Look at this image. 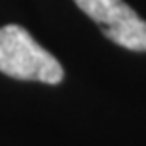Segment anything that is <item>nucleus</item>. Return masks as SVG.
<instances>
[{"instance_id":"f257e3e1","label":"nucleus","mask_w":146,"mask_h":146,"mask_svg":"<svg viewBox=\"0 0 146 146\" xmlns=\"http://www.w3.org/2000/svg\"><path fill=\"white\" fill-rule=\"evenodd\" d=\"M0 72L15 80L51 86L59 84L65 76L59 61L19 25L0 27Z\"/></svg>"},{"instance_id":"f03ea898","label":"nucleus","mask_w":146,"mask_h":146,"mask_svg":"<svg viewBox=\"0 0 146 146\" xmlns=\"http://www.w3.org/2000/svg\"><path fill=\"white\" fill-rule=\"evenodd\" d=\"M114 44L131 51H146V21L123 0H74Z\"/></svg>"}]
</instances>
